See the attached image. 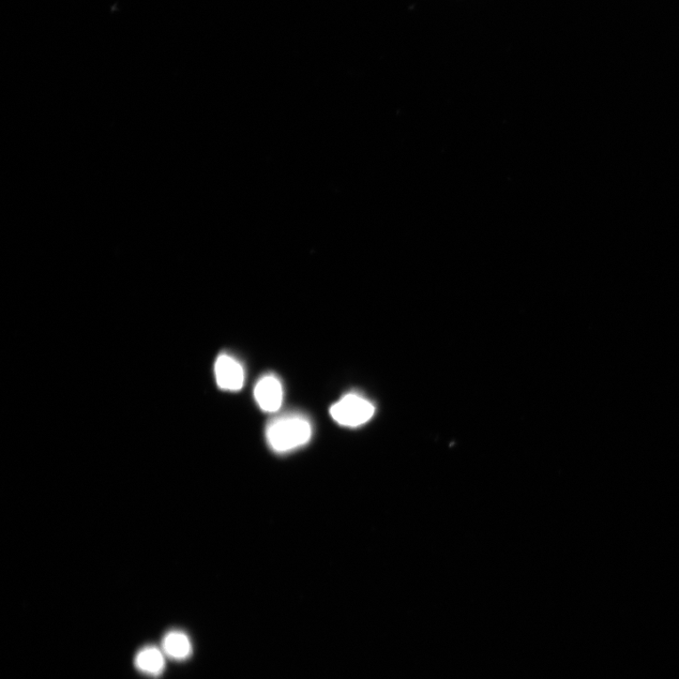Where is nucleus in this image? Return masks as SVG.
<instances>
[{
	"label": "nucleus",
	"mask_w": 679,
	"mask_h": 679,
	"mask_svg": "<svg viewBox=\"0 0 679 679\" xmlns=\"http://www.w3.org/2000/svg\"><path fill=\"white\" fill-rule=\"evenodd\" d=\"M312 435L308 418L301 415H286L269 422L266 441L272 450L288 453L307 445Z\"/></svg>",
	"instance_id": "obj_1"
},
{
	"label": "nucleus",
	"mask_w": 679,
	"mask_h": 679,
	"mask_svg": "<svg viewBox=\"0 0 679 679\" xmlns=\"http://www.w3.org/2000/svg\"><path fill=\"white\" fill-rule=\"evenodd\" d=\"M329 413L339 425L358 428L374 416L375 406L364 397L349 394L332 405Z\"/></svg>",
	"instance_id": "obj_2"
},
{
	"label": "nucleus",
	"mask_w": 679,
	"mask_h": 679,
	"mask_svg": "<svg viewBox=\"0 0 679 679\" xmlns=\"http://www.w3.org/2000/svg\"><path fill=\"white\" fill-rule=\"evenodd\" d=\"M254 397L261 409L273 414L280 409L283 402V388L280 381L274 375H265L254 388Z\"/></svg>",
	"instance_id": "obj_3"
},
{
	"label": "nucleus",
	"mask_w": 679,
	"mask_h": 679,
	"mask_svg": "<svg viewBox=\"0 0 679 679\" xmlns=\"http://www.w3.org/2000/svg\"><path fill=\"white\" fill-rule=\"evenodd\" d=\"M215 373L217 385L222 390L236 391L244 386V368L235 358L228 354L217 358Z\"/></svg>",
	"instance_id": "obj_4"
},
{
	"label": "nucleus",
	"mask_w": 679,
	"mask_h": 679,
	"mask_svg": "<svg viewBox=\"0 0 679 679\" xmlns=\"http://www.w3.org/2000/svg\"><path fill=\"white\" fill-rule=\"evenodd\" d=\"M165 655L155 646H146L136 654L134 664L141 673L157 677L165 669Z\"/></svg>",
	"instance_id": "obj_5"
},
{
	"label": "nucleus",
	"mask_w": 679,
	"mask_h": 679,
	"mask_svg": "<svg viewBox=\"0 0 679 679\" xmlns=\"http://www.w3.org/2000/svg\"><path fill=\"white\" fill-rule=\"evenodd\" d=\"M162 651L165 656L175 660H186L193 653L190 638L183 631L172 630L162 639Z\"/></svg>",
	"instance_id": "obj_6"
}]
</instances>
